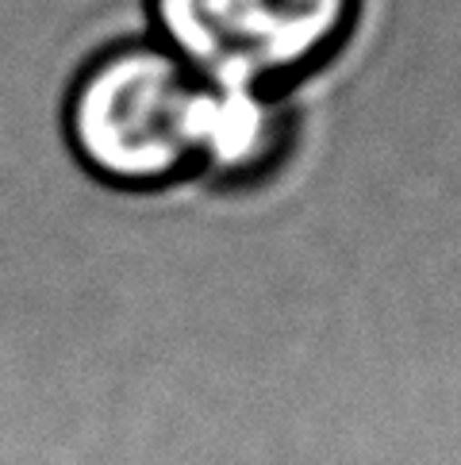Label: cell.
<instances>
[{
    "label": "cell",
    "mask_w": 461,
    "mask_h": 465,
    "mask_svg": "<svg viewBox=\"0 0 461 465\" xmlns=\"http://www.w3.org/2000/svg\"><path fill=\"white\" fill-rule=\"evenodd\" d=\"M158 43L216 85L296 93L350 46L366 0H142Z\"/></svg>",
    "instance_id": "2"
},
{
    "label": "cell",
    "mask_w": 461,
    "mask_h": 465,
    "mask_svg": "<svg viewBox=\"0 0 461 465\" xmlns=\"http://www.w3.org/2000/svg\"><path fill=\"white\" fill-rule=\"evenodd\" d=\"M204 77L166 43L135 35L89 54L70 77L58 131L77 170L112 193H173L196 177Z\"/></svg>",
    "instance_id": "1"
},
{
    "label": "cell",
    "mask_w": 461,
    "mask_h": 465,
    "mask_svg": "<svg viewBox=\"0 0 461 465\" xmlns=\"http://www.w3.org/2000/svg\"><path fill=\"white\" fill-rule=\"evenodd\" d=\"M300 120L292 93L204 81L196 115V177L216 193H246L266 185L292 158Z\"/></svg>",
    "instance_id": "3"
}]
</instances>
